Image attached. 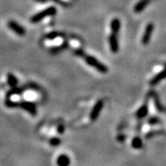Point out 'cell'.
<instances>
[{"instance_id": "6da1fadb", "label": "cell", "mask_w": 166, "mask_h": 166, "mask_svg": "<svg viewBox=\"0 0 166 166\" xmlns=\"http://www.w3.org/2000/svg\"><path fill=\"white\" fill-rule=\"evenodd\" d=\"M57 8L54 6H50V7L46 8L45 9L42 10L39 13H36L30 18V21L33 23H37L41 22L44 18L49 16H53L56 14Z\"/></svg>"}, {"instance_id": "7a4b0ae2", "label": "cell", "mask_w": 166, "mask_h": 166, "mask_svg": "<svg viewBox=\"0 0 166 166\" xmlns=\"http://www.w3.org/2000/svg\"><path fill=\"white\" fill-rule=\"evenodd\" d=\"M86 62L89 65V66L93 67L95 69L98 71V72H101L102 74H106L108 72V68L104 64L101 63L100 61L98 60L97 59L95 58L94 56L91 55H86L84 56Z\"/></svg>"}, {"instance_id": "3957f363", "label": "cell", "mask_w": 166, "mask_h": 166, "mask_svg": "<svg viewBox=\"0 0 166 166\" xmlns=\"http://www.w3.org/2000/svg\"><path fill=\"white\" fill-rule=\"evenodd\" d=\"M103 105H104V102H103V101L101 99L98 100V101H96V103L95 104V106H93L92 109H91L90 116H89L91 121L94 122L99 118L100 113H101V109H102L103 108Z\"/></svg>"}, {"instance_id": "277c9868", "label": "cell", "mask_w": 166, "mask_h": 166, "mask_svg": "<svg viewBox=\"0 0 166 166\" xmlns=\"http://www.w3.org/2000/svg\"><path fill=\"white\" fill-rule=\"evenodd\" d=\"M154 29H155V26H154L153 23H148V24L146 25V27H145V32H144L142 39V43L144 45H147L149 43L152 33H153L154 31Z\"/></svg>"}, {"instance_id": "5b68a950", "label": "cell", "mask_w": 166, "mask_h": 166, "mask_svg": "<svg viewBox=\"0 0 166 166\" xmlns=\"http://www.w3.org/2000/svg\"><path fill=\"white\" fill-rule=\"evenodd\" d=\"M110 49L113 53H117L119 51V43L118 39V34L112 33L108 37Z\"/></svg>"}, {"instance_id": "8992f818", "label": "cell", "mask_w": 166, "mask_h": 166, "mask_svg": "<svg viewBox=\"0 0 166 166\" xmlns=\"http://www.w3.org/2000/svg\"><path fill=\"white\" fill-rule=\"evenodd\" d=\"M17 107L23 108L25 111L28 112L29 113L34 115V116L37 112L36 107L34 105V103L30 102V101H20V102H17Z\"/></svg>"}, {"instance_id": "52a82bcc", "label": "cell", "mask_w": 166, "mask_h": 166, "mask_svg": "<svg viewBox=\"0 0 166 166\" xmlns=\"http://www.w3.org/2000/svg\"><path fill=\"white\" fill-rule=\"evenodd\" d=\"M8 26L12 31H13L15 33L20 35V36H23V35H24L25 34V29L23 26H21L18 23H16V21L11 20V21L8 22Z\"/></svg>"}, {"instance_id": "ba28073f", "label": "cell", "mask_w": 166, "mask_h": 166, "mask_svg": "<svg viewBox=\"0 0 166 166\" xmlns=\"http://www.w3.org/2000/svg\"><path fill=\"white\" fill-rule=\"evenodd\" d=\"M166 78V65L164 68V69L162 71H161L160 72H158L156 75L154 76L152 79V80L150 81L151 86H155L158 83H159L162 80H163L164 79Z\"/></svg>"}, {"instance_id": "9c48e42d", "label": "cell", "mask_w": 166, "mask_h": 166, "mask_svg": "<svg viewBox=\"0 0 166 166\" xmlns=\"http://www.w3.org/2000/svg\"><path fill=\"white\" fill-rule=\"evenodd\" d=\"M151 0H139L138 3L135 4L134 7V12L135 13H140L146 8V6L149 4Z\"/></svg>"}, {"instance_id": "30bf717a", "label": "cell", "mask_w": 166, "mask_h": 166, "mask_svg": "<svg viewBox=\"0 0 166 166\" xmlns=\"http://www.w3.org/2000/svg\"><path fill=\"white\" fill-rule=\"evenodd\" d=\"M148 106L146 103H145L143 106H142L141 107L138 108L136 114H135V116H136V117L138 118L142 119V118H145V117L148 116Z\"/></svg>"}, {"instance_id": "8fae6325", "label": "cell", "mask_w": 166, "mask_h": 166, "mask_svg": "<svg viewBox=\"0 0 166 166\" xmlns=\"http://www.w3.org/2000/svg\"><path fill=\"white\" fill-rule=\"evenodd\" d=\"M69 164H70V158L66 155H61L57 158V165L59 166H66Z\"/></svg>"}, {"instance_id": "7c38bea8", "label": "cell", "mask_w": 166, "mask_h": 166, "mask_svg": "<svg viewBox=\"0 0 166 166\" xmlns=\"http://www.w3.org/2000/svg\"><path fill=\"white\" fill-rule=\"evenodd\" d=\"M111 29L112 33L118 34L121 29V22L118 18H115L111 22Z\"/></svg>"}, {"instance_id": "4fadbf2b", "label": "cell", "mask_w": 166, "mask_h": 166, "mask_svg": "<svg viewBox=\"0 0 166 166\" xmlns=\"http://www.w3.org/2000/svg\"><path fill=\"white\" fill-rule=\"evenodd\" d=\"M7 82L10 87L13 88L18 86V81L16 75H13V73H8L7 75Z\"/></svg>"}, {"instance_id": "5bb4252c", "label": "cell", "mask_w": 166, "mask_h": 166, "mask_svg": "<svg viewBox=\"0 0 166 166\" xmlns=\"http://www.w3.org/2000/svg\"><path fill=\"white\" fill-rule=\"evenodd\" d=\"M142 145H143L142 140L139 137H135L132 141V146L135 149H140V148H142Z\"/></svg>"}, {"instance_id": "9a60e30c", "label": "cell", "mask_w": 166, "mask_h": 166, "mask_svg": "<svg viewBox=\"0 0 166 166\" xmlns=\"http://www.w3.org/2000/svg\"><path fill=\"white\" fill-rule=\"evenodd\" d=\"M22 92H23V90H22V89H20V88L16 86V87L12 88V89H10V90L8 91L7 94H6V96H7V98H10L11 96H16V95H20Z\"/></svg>"}, {"instance_id": "2e32d148", "label": "cell", "mask_w": 166, "mask_h": 166, "mask_svg": "<svg viewBox=\"0 0 166 166\" xmlns=\"http://www.w3.org/2000/svg\"><path fill=\"white\" fill-rule=\"evenodd\" d=\"M148 124L151 125H155L159 124V123L161 122V120H160V118H158L157 116H152L148 118Z\"/></svg>"}, {"instance_id": "e0dca14e", "label": "cell", "mask_w": 166, "mask_h": 166, "mask_svg": "<svg viewBox=\"0 0 166 166\" xmlns=\"http://www.w3.org/2000/svg\"><path fill=\"white\" fill-rule=\"evenodd\" d=\"M59 33H56V32H52V33H49L48 35H46V39L49 40L55 39H56L57 37H59Z\"/></svg>"}, {"instance_id": "ac0fdd59", "label": "cell", "mask_w": 166, "mask_h": 166, "mask_svg": "<svg viewBox=\"0 0 166 166\" xmlns=\"http://www.w3.org/2000/svg\"><path fill=\"white\" fill-rule=\"evenodd\" d=\"M49 143L52 146H57L61 143V140L59 138H52L49 141Z\"/></svg>"}, {"instance_id": "d6986e66", "label": "cell", "mask_w": 166, "mask_h": 166, "mask_svg": "<svg viewBox=\"0 0 166 166\" xmlns=\"http://www.w3.org/2000/svg\"><path fill=\"white\" fill-rule=\"evenodd\" d=\"M58 132H59V133H60V134L61 133H63V132H64V127H63V125H59Z\"/></svg>"}, {"instance_id": "ffe728a7", "label": "cell", "mask_w": 166, "mask_h": 166, "mask_svg": "<svg viewBox=\"0 0 166 166\" xmlns=\"http://www.w3.org/2000/svg\"><path fill=\"white\" fill-rule=\"evenodd\" d=\"M35 1H36V2H40V3H45V2H46L47 0H35Z\"/></svg>"}]
</instances>
